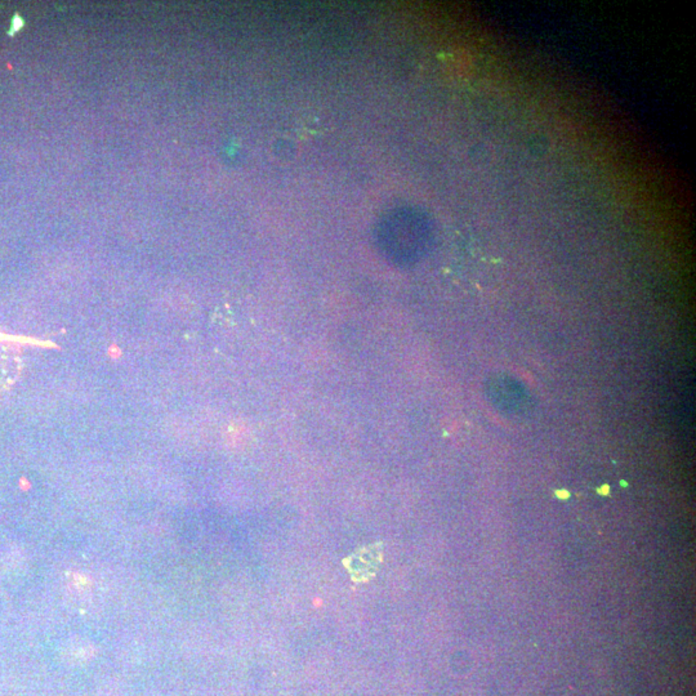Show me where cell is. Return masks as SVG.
I'll return each instance as SVG.
<instances>
[{
	"label": "cell",
	"mask_w": 696,
	"mask_h": 696,
	"mask_svg": "<svg viewBox=\"0 0 696 696\" xmlns=\"http://www.w3.org/2000/svg\"><path fill=\"white\" fill-rule=\"evenodd\" d=\"M380 561V548L371 546L368 548L360 549L356 555L348 560V569L357 580L369 578L377 570Z\"/></svg>",
	"instance_id": "cell-1"
},
{
	"label": "cell",
	"mask_w": 696,
	"mask_h": 696,
	"mask_svg": "<svg viewBox=\"0 0 696 696\" xmlns=\"http://www.w3.org/2000/svg\"><path fill=\"white\" fill-rule=\"evenodd\" d=\"M20 371V360L16 348L0 337V393L13 385Z\"/></svg>",
	"instance_id": "cell-2"
}]
</instances>
